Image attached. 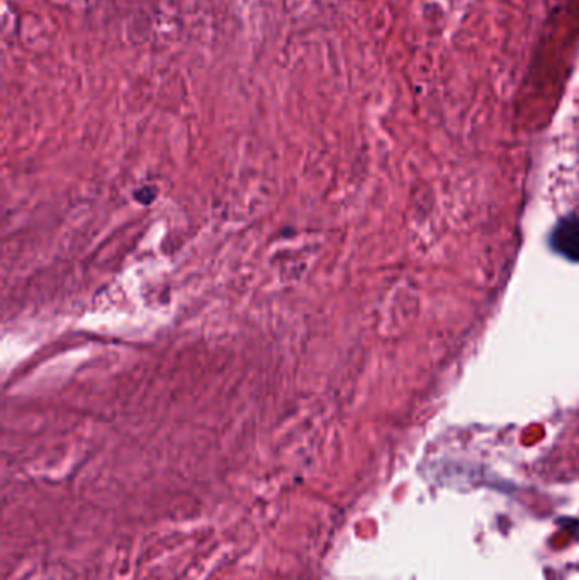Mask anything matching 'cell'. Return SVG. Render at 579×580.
Listing matches in <instances>:
<instances>
[{
	"label": "cell",
	"mask_w": 579,
	"mask_h": 580,
	"mask_svg": "<svg viewBox=\"0 0 579 580\" xmlns=\"http://www.w3.org/2000/svg\"><path fill=\"white\" fill-rule=\"evenodd\" d=\"M551 245L557 254L579 262V218L571 215L560 221L551 236Z\"/></svg>",
	"instance_id": "obj_1"
}]
</instances>
